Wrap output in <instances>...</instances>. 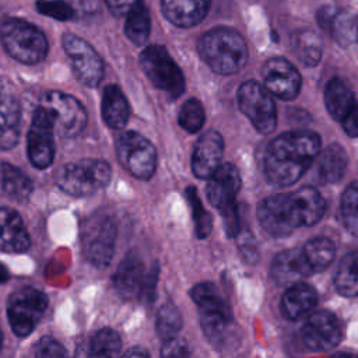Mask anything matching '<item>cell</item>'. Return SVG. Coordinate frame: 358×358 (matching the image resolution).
Instances as JSON below:
<instances>
[{"label": "cell", "instance_id": "6da1fadb", "mask_svg": "<svg viewBox=\"0 0 358 358\" xmlns=\"http://www.w3.org/2000/svg\"><path fill=\"white\" fill-rule=\"evenodd\" d=\"M326 203L320 193L310 186L289 194H274L257 207L262 228L271 236H287L301 225H315L324 214Z\"/></svg>", "mask_w": 358, "mask_h": 358}, {"label": "cell", "instance_id": "7a4b0ae2", "mask_svg": "<svg viewBox=\"0 0 358 358\" xmlns=\"http://www.w3.org/2000/svg\"><path fill=\"white\" fill-rule=\"evenodd\" d=\"M320 147V137L309 130L280 134L268 144L264 154L266 179L275 186L295 183L310 168Z\"/></svg>", "mask_w": 358, "mask_h": 358}, {"label": "cell", "instance_id": "3957f363", "mask_svg": "<svg viewBox=\"0 0 358 358\" xmlns=\"http://www.w3.org/2000/svg\"><path fill=\"white\" fill-rule=\"evenodd\" d=\"M199 53L217 74L231 76L243 69L248 60V46L239 32L218 27L207 31L199 39Z\"/></svg>", "mask_w": 358, "mask_h": 358}, {"label": "cell", "instance_id": "277c9868", "mask_svg": "<svg viewBox=\"0 0 358 358\" xmlns=\"http://www.w3.org/2000/svg\"><path fill=\"white\" fill-rule=\"evenodd\" d=\"M0 38L6 52L13 59L25 64L39 63L48 53L45 34L35 25L20 18L7 20L1 25Z\"/></svg>", "mask_w": 358, "mask_h": 358}, {"label": "cell", "instance_id": "5b68a950", "mask_svg": "<svg viewBox=\"0 0 358 358\" xmlns=\"http://www.w3.org/2000/svg\"><path fill=\"white\" fill-rule=\"evenodd\" d=\"M190 296L200 312V324L214 345L224 343L228 326L231 323V310L225 299L213 282H199L190 289Z\"/></svg>", "mask_w": 358, "mask_h": 358}, {"label": "cell", "instance_id": "8992f818", "mask_svg": "<svg viewBox=\"0 0 358 358\" xmlns=\"http://www.w3.org/2000/svg\"><path fill=\"white\" fill-rule=\"evenodd\" d=\"M112 178L110 166L102 159H80L63 165L56 173L57 186L71 196H90L105 187Z\"/></svg>", "mask_w": 358, "mask_h": 358}, {"label": "cell", "instance_id": "52a82bcc", "mask_svg": "<svg viewBox=\"0 0 358 358\" xmlns=\"http://www.w3.org/2000/svg\"><path fill=\"white\" fill-rule=\"evenodd\" d=\"M140 67L145 77L171 98H176L185 91L182 70L164 46H147L140 55Z\"/></svg>", "mask_w": 358, "mask_h": 358}, {"label": "cell", "instance_id": "ba28073f", "mask_svg": "<svg viewBox=\"0 0 358 358\" xmlns=\"http://www.w3.org/2000/svg\"><path fill=\"white\" fill-rule=\"evenodd\" d=\"M120 165L134 178L147 180L157 169V150L150 140L136 131H123L116 140Z\"/></svg>", "mask_w": 358, "mask_h": 358}, {"label": "cell", "instance_id": "9c48e42d", "mask_svg": "<svg viewBox=\"0 0 358 358\" xmlns=\"http://www.w3.org/2000/svg\"><path fill=\"white\" fill-rule=\"evenodd\" d=\"M238 105L259 133L268 134L275 129V103L270 92L257 81L249 80L239 87Z\"/></svg>", "mask_w": 358, "mask_h": 358}, {"label": "cell", "instance_id": "30bf717a", "mask_svg": "<svg viewBox=\"0 0 358 358\" xmlns=\"http://www.w3.org/2000/svg\"><path fill=\"white\" fill-rule=\"evenodd\" d=\"M83 250L85 257L96 267H106L115 253L116 224L108 214H95L84 225Z\"/></svg>", "mask_w": 358, "mask_h": 358}, {"label": "cell", "instance_id": "8fae6325", "mask_svg": "<svg viewBox=\"0 0 358 358\" xmlns=\"http://www.w3.org/2000/svg\"><path fill=\"white\" fill-rule=\"evenodd\" d=\"M48 308V296L35 288L15 291L7 303V316L11 330L18 337H25L35 329Z\"/></svg>", "mask_w": 358, "mask_h": 358}, {"label": "cell", "instance_id": "7c38bea8", "mask_svg": "<svg viewBox=\"0 0 358 358\" xmlns=\"http://www.w3.org/2000/svg\"><path fill=\"white\" fill-rule=\"evenodd\" d=\"M41 106L50 110L55 120V130L62 137H76L87 124L85 108L70 94L49 91L42 96Z\"/></svg>", "mask_w": 358, "mask_h": 358}, {"label": "cell", "instance_id": "4fadbf2b", "mask_svg": "<svg viewBox=\"0 0 358 358\" xmlns=\"http://www.w3.org/2000/svg\"><path fill=\"white\" fill-rule=\"evenodd\" d=\"M62 43L76 77L87 87H96L103 77V64L95 49L74 34H64Z\"/></svg>", "mask_w": 358, "mask_h": 358}, {"label": "cell", "instance_id": "5bb4252c", "mask_svg": "<svg viewBox=\"0 0 358 358\" xmlns=\"http://www.w3.org/2000/svg\"><path fill=\"white\" fill-rule=\"evenodd\" d=\"M55 120L49 109L38 106L32 115L31 129L28 131V157L34 166L48 168L55 157Z\"/></svg>", "mask_w": 358, "mask_h": 358}, {"label": "cell", "instance_id": "9a60e30c", "mask_svg": "<svg viewBox=\"0 0 358 358\" xmlns=\"http://www.w3.org/2000/svg\"><path fill=\"white\" fill-rule=\"evenodd\" d=\"M262 77L264 81L263 87L270 95H275L282 101L294 99L302 85L299 71L284 57L268 59L262 69Z\"/></svg>", "mask_w": 358, "mask_h": 358}, {"label": "cell", "instance_id": "2e32d148", "mask_svg": "<svg viewBox=\"0 0 358 358\" xmlns=\"http://www.w3.org/2000/svg\"><path fill=\"white\" fill-rule=\"evenodd\" d=\"M241 185L242 182L239 171L229 162L221 164L218 169L208 178V185L206 189L207 199L221 215L238 208L236 194Z\"/></svg>", "mask_w": 358, "mask_h": 358}, {"label": "cell", "instance_id": "e0dca14e", "mask_svg": "<svg viewBox=\"0 0 358 358\" xmlns=\"http://www.w3.org/2000/svg\"><path fill=\"white\" fill-rule=\"evenodd\" d=\"M301 336L309 350L316 352L329 351L340 343L341 327L333 313L320 310L308 317L301 330Z\"/></svg>", "mask_w": 358, "mask_h": 358}, {"label": "cell", "instance_id": "ac0fdd59", "mask_svg": "<svg viewBox=\"0 0 358 358\" xmlns=\"http://www.w3.org/2000/svg\"><path fill=\"white\" fill-rule=\"evenodd\" d=\"M150 273L145 271V266L141 259L129 253L117 266L112 281L116 292L122 299L131 301L144 294Z\"/></svg>", "mask_w": 358, "mask_h": 358}, {"label": "cell", "instance_id": "d6986e66", "mask_svg": "<svg viewBox=\"0 0 358 358\" xmlns=\"http://www.w3.org/2000/svg\"><path fill=\"white\" fill-rule=\"evenodd\" d=\"M224 138L217 130H207L197 140L192 154V171L196 178L208 179L222 164Z\"/></svg>", "mask_w": 358, "mask_h": 358}, {"label": "cell", "instance_id": "ffe728a7", "mask_svg": "<svg viewBox=\"0 0 358 358\" xmlns=\"http://www.w3.org/2000/svg\"><path fill=\"white\" fill-rule=\"evenodd\" d=\"M313 273L301 249H285L275 255L271 262L270 274L280 285H294Z\"/></svg>", "mask_w": 358, "mask_h": 358}, {"label": "cell", "instance_id": "44dd1931", "mask_svg": "<svg viewBox=\"0 0 358 358\" xmlns=\"http://www.w3.org/2000/svg\"><path fill=\"white\" fill-rule=\"evenodd\" d=\"M317 22L338 45L350 46L355 42V15L334 6H323L317 13Z\"/></svg>", "mask_w": 358, "mask_h": 358}, {"label": "cell", "instance_id": "7402d4cb", "mask_svg": "<svg viewBox=\"0 0 358 358\" xmlns=\"http://www.w3.org/2000/svg\"><path fill=\"white\" fill-rule=\"evenodd\" d=\"M211 6V0H161L165 18L176 27L190 28L200 24Z\"/></svg>", "mask_w": 358, "mask_h": 358}, {"label": "cell", "instance_id": "603a6c76", "mask_svg": "<svg viewBox=\"0 0 358 358\" xmlns=\"http://www.w3.org/2000/svg\"><path fill=\"white\" fill-rule=\"evenodd\" d=\"M29 235L20 214L8 207H0V250L21 253L29 248Z\"/></svg>", "mask_w": 358, "mask_h": 358}, {"label": "cell", "instance_id": "cb8c5ba5", "mask_svg": "<svg viewBox=\"0 0 358 358\" xmlns=\"http://www.w3.org/2000/svg\"><path fill=\"white\" fill-rule=\"evenodd\" d=\"M317 302L313 287L305 282L289 285L281 298V312L287 319L296 320L306 315Z\"/></svg>", "mask_w": 358, "mask_h": 358}, {"label": "cell", "instance_id": "d4e9b609", "mask_svg": "<svg viewBox=\"0 0 358 358\" xmlns=\"http://www.w3.org/2000/svg\"><path fill=\"white\" fill-rule=\"evenodd\" d=\"M324 105L333 119L341 122L352 110L357 109V101L354 92L340 78H333L324 88Z\"/></svg>", "mask_w": 358, "mask_h": 358}, {"label": "cell", "instance_id": "484cf974", "mask_svg": "<svg viewBox=\"0 0 358 358\" xmlns=\"http://www.w3.org/2000/svg\"><path fill=\"white\" fill-rule=\"evenodd\" d=\"M315 161H317V176L324 183L341 180L348 166V157L340 144L327 145L319 151Z\"/></svg>", "mask_w": 358, "mask_h": 358}, {"label": "cell", "instance_id": "4316f807", "mask_svg": "<svg viewBox=\"0 0 358 358\" xmlns=\"http://www.w3.org/2000/svg\"><path fill=\"white\" fill-rule=\"evenodd\" d=\"M101 112L103 122L110 129H123L130 116L129 102L117 85H108L103 90Z\"/></svg>", "mask_w": 358, "mask_h": 358}, {"label": "cell", "instance_id": "83f0119b", "mask_svg": "<svg viewBox=\"0 0 358 358\" xmlns=\"http://www.w3.org/2000/svg\"><path fill=\"white\" fill-rule=\"evenodd\" d=\"M20 136V105L10 94L0 95V147L13 148Z\"/></svg>", "mask_w": 358, "mask_h": 358}, {"label": "cell", "instance_id": "f1b7e54d", "mask_svg": "<svg viewBox=\"0 0 358 358\" xmlns=\"http://www.w3.org/2000/svg\"><path fill=\"white\" fill-rule=\"evenodd\" d=\"M301 250L313 271H322L327 268L336 256L334 243L324 236H317L308 241Z\"/></svg>", "mask_w": 358, "mask_h": 358}, {"label": "cell", "instance_id": "f546056e", "mask_svg": "<svg viewBox=\"0 0 358 358\" xmlns=\"http://www.w3.org/2000/svg\"><path fill=\"white\" fill-rule=\"evenodd\" d=\"M1 182L3 190L14 200L24 201L32 193V182L31 179L17 166L4 162L1 165Z\"/></svg>", "mask_w": 358, "mask_h": 358}, {"label": "cell", "instance_id": "4dcf8cb0", "mask_svg": "<svg viewBox=\"0 0 358 358\" xmlns=\"http://www.w3.org/2000/svg\"><path fill=\"white\" fill-rule=\"evenodd\" d=\"M151 29V18L147 6L143 3H137L127 14L124 22V34L126 36L136 45H143L148 39Z\"/></svg>", "mask_w": 358, "mask_h": 358}, {"label": "cell", "instance_id": "1f68e13d", "mask_svg": "<svg viewBox=\"0 0 358 358\" xmlns=\"http://www.w3.org/2000/svg\"><path fill=\"white\" fill-rule=\"evenodd\" d=\"M292 49L295 56L308 67L316 66L322 57L320 38L309 29L298 31L292 36Z\"/></svg>", "mask_w": 358, "mask_h": 358}, {"label": "cell", "instance_id": "d6a6232c", "mask_svg": "<svg viewBox=\"0 0 358 358\" xmlns=\"http://www.w3.org/2000/svg\"><path fill=\"white\" fill-rule=\"evenodd\" d=\"M334 287L343 296L354 298L358 294V278H357V252L347 253L338 263L334 274Z\"/></svg>", "mask_w": 358, "mask_h": 358}, {"label": "cell", "instance_id": "836d02e7", "mask_svg": "<svg viewBox=\"0 0 358 358\" xmlns=\"http://www.w3.org/2000/svg\"><path fill=\"white\" fill-rule=\"evenodd\" d=\"M155 327L157 333L164 340H169L178 336L182 329V315L172 302H166L158 309Z\"/></svg>", "mask_w": 358, "mask_h": 358}, {"label": "cell", "instance_id": "e575fe53", "mask_svg": "<svg viewBox=\"0 0 358 358\" xmlns=\"http://www.w3.org/2000/svg\"><path fill=\"white\" fill-rule=\"evenodd\" d=\"M341 217L347 231L351 235L358 232V186L350 183L341 196Z\"/></svg>", "mask_w": 358, "mask_h": 358}, {"label": "cell", "instance_id": "d590c367", "mask_svg": "<svg viewBox=\"0 0 358 358\" xmlns=\"http://www.w3.org/2000/svg\"><path fill=\"white\" fill-rule=\"evenodd\" d=\"M178 122L186 131L197 133L204 124L203 103L196 98L187 99L178 113Z\"/></svg>", "mask_w": 358, "mask_h": 358}, {"label": "cell", "instance_id": "8d00e7d4", "mask_svg": "<svg viewBox=\"0 0 358 358\" xmlns=\"http://www.w3.org/2000/svg\"><path fill=\"white\" fill-rule=\"evenodd\" d=\"M187 194V200L190 203L192 207V213H193V221H194V227H196V234L199 238H207L211 232L213 228V221L210 214L204 210L197 192L194 187H189L186 190Z\"/></svg>", "mask_w": 358, "mask_h": 358}, {"label": "cell", "instance_id": "74e56055", "mask_svg": "<svg viewBox=\"0 0 358 358\" xmlns=\"http://www.w3.org/2000/svg\"><path fill=\"white\" fill-rule=\"evenodd\" d=\"M122 341L119 334L112 330V329H101L98 330L94 337L91 338L90 343V350H95V351H102V352H108L115 355L119 350H120Z\"/></svg>", "mask_w": 358, "mask_h": 358}, {"label": "cell", "instance_id": "f35d334b", "mask_svg": "<svg viewBox=\"0 0 358 358\" xmlns=\"http://www.w3.org/2000/svg\"><path fill=\"white\" fill-rule=\"evenodd\" d=\"M161 358H194L189 343L185 338L173 337L165 340L161 348Z\"/></svg>", "mask_w": 358, "mask_h": 358}, {"label": "cell", "instance_id": "ab89813d", "mask_svg": "<svg viewBox=\"0 0 358 358\" xmlns=\"http://www.w3.org/2000/svg\"><path fill=\"white\" fill-rule=\"evenodd\" d=\"M35 358H67V354L57 340L50 336H45L36 343Z\"/></svg>", "mask_w": 358, "mask_h": 358}, {"label": "cell", "instance_id": "60d3db41", "mask_svg": "<svg viewBox=\"0 0 358 358\" xmlns=\"http://www.w3.org/2000/svg\"><path fill=\"white\" fill-rule=\"evenodd\" d=\"M38 10L42 14L57 20H69L73 17V8L64 1H38Z\"/></svg>", "mask_w": 358, "mask_h": 358}, {"label": "cell", "instance_id": "b9f144b4", "mask_svg": "<svg viewBox=\"0 0 358 358\" xmlns=\"http://www.w3.org/2000/svg\"><path fill=\"white\" fill-rule=\"evenodd\" d=\"M236 236H238L239 250L242 252V256L245 257V260L249 263H255L257 259V246L253 235L249 231L239 229Z\"/></svg>", "mask_w": 358, "mask_h": 358}, {"label": "cell", "instance_id": "7bdbcfd3", "mask_svg": "<svg viewBox=\"0 0 358 358\" xmlns=\"http://www.w3.org/2000/svg\"><path fill=\"white\" fill-rule=\"evenodd\" d=\"M141 0H105L108 10L115 17H126V14Z\"/></svg>", "mask_w": 358, "mask_h": 358}, {"label": "cell", "instance_id": "ee69618b", "mask_svg": "<svg viewBox=\"0 0 358 358\" xmlns=\"http://www.w3.org/2000/svg\"><path fill=\"white\" fill-rule=\"evenodd\" d=\"M357 117H358V112L357 109L352 110L347 117H344L340 123L343 124L344 131L350 136V137H357L358 134V123H357Z\"/></svg>", "mask_w": 358, "mask_h": 358}, {"label": "cell", "instance_id": "f6af8a7d", "mask_svg": "<svg viewBox=\"0 0 358 358\" xmlns=\"http://www.w3.org/2000/svg\"><path fill=\"white\" fill-rule=\"evenodd\" d=\"M123 358H150V354L141 347H133L124 352Z\"/></svg>", "mask_w": 358, "mask_h": 358}, {"label": "cell", "instance_id": "bcb514c9", "mask_svg": "<svg viewBox=\"0 0 358 358\" xmlns=\"http://www.w3.org/2000/svg\"><path fill=\"white\" fill-rule=\"evenodd\" d=\"M87 358H113L112 354L102 352V351H95V350H88Z\"/></svg>", "mask_w": 358, "mask_h": 358}, {"label": "cell", "instance_id": "7dc6e473", "mask_svg": "<svg viewBox=\"0 0 358 358\" xmlns=\"http://www.w3.org/2000/svg\"><path fill=\"white\" fill-rule=\"evenodd\" d=\"M7 280H8V271H7V268L0 263V284L6 282Z\"/></svg>", "mask_w": 358, "mask_h": 358}, {"label": "cell", "instance_id": "c3c4849f", "mask_svg": "<svg viewBox=\"0 0 358 358\" xmlns=\"http://www.w3.org/2000/svg\"><path fill=\"white\" fill-rule=\"evenodd\" d=\"M331 358H357V357L354 354H351V352H337Z\"/></svg>", "mask_w": 358, "mask_h": 358}, {"label": "cell", "instance_id": "681fc988", "mask_svg": "<svg viewBox=\"0 0 358 358\" xmlns=\"http://www.w3.org/2000/svg\"><path fill=\"white\" fill-rule=\"evenodd\" d=\"M1 343H3V336H1V330H0V348H1Z\"/></svg>", "mask_w": 358, "mask_h": 358}]
</instances>
